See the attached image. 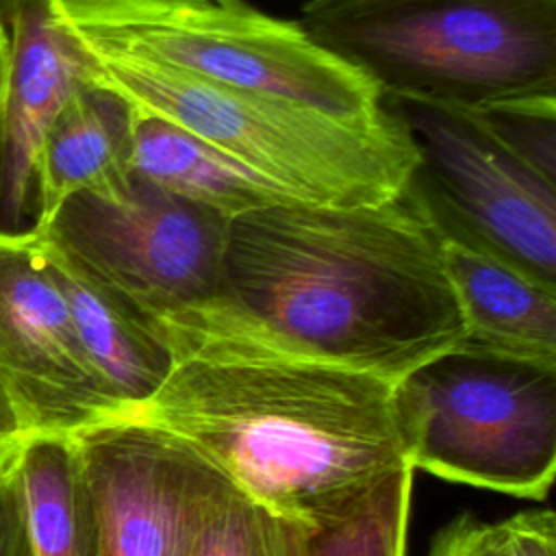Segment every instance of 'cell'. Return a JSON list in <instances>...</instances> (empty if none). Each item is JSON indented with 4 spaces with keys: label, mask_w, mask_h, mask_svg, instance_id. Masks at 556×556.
<instances>
[{
    "label": "cell",
    "mask_w": 556,
    "mask_h": 556,
    "mask_svg": "<svg viewBox=\"0 0 556 556\" xmlns=\"http://www.w3.org/2000/svg\"><path fill=\"white\" fill-rule=\"evenodd\" d=\"M9 70L0 102V235L33 232L35 180L43 137L83 85L96 80L91 56L65 26L56 0H0Z\"/></svg>",
    "instance_id": "cell-11"
},
{
    "label": "cell",
    "mask_w": 556,
    "mask_h": 556,
    "mask_svg": "<svg viewBox=\"0 0 556 556\" xmlns=\"http://www.w3.org/2000/svg\"><path fill=\"white\" fill-rule=\"evenodd\" d=\"M413 473L389 476L343 521L319 530L313 556H404Z\"/></svg>",
    "instance_id": "cell-18"
},
{
    "label": "cell",
    "mask_w": 556,
    "mask_h": 556,
    "mask_svg": "<svg viewBox=\"0 0 556 556\" xmlns=\"http://www.w3.org/2000/svg\"><path fill=\"white\" fill-rule=\"evenodd\" d=\"M298 24L382 100L478 111L556 98V0H308Z\"/></svg>",
    "instance_id": "cell-3"
},
{
    "label": "cell",
    "mask_w": 556,
    "mask_h": 556,
    "mask_svg": "<svg viewBox=\"0 0 556 556\" xmlns=\"http://www.w3.org/2000/svg\"><path fill=\"white\" fill-rule=\"evenodd\" d=\"M513 154L556 180V98L469 111Z\"/></svg>",
    "instance_id": "cell-19"
},
{
    "label": "cell",
    "mask_w": 556,
    "mask_h": 556,
    "mask_svg": "<svg viewBox=\"0 0 556 556\" xmlns=\"http://www.w3.org/2000/svg\"><path fill=\"white\" fill-rule=\"evenodd\" d=\"M132 174L226 217L271 204L298 202L276 182L200 137L137 109Z\"/></svg>",
    "instance_id": "cell-15"
},
{
    "label": "cell",
    "mask_w": 556,
    "mask_h": 556,
    "mask_svg": "<svg viewBox=\"0 0 556 556\" xmlns=\"http://www.w3.org/2000/svg\"><path fill=\"white\" fill-rule=\"evenodd\" d=\"M0 382L28 437L126 417L83 350L35 232L0 235Z\"/></svg>",
    "instance_id": "cell-10"
},
{
    "label": "cell",
    "mask_w": 556,
    "mask_h": 556,
    "mask_svg": "<svg viewBox=\"0 0 556 556\" xmlns=\"http://www.w3.org/2000/svg\"><path fill=\"white\" fill-rule=\"evenodd\" d=\"M387 382L465 341L443 232L415 176L378 204L282 202L230 217L217 295L159 324Z\"/></svg>",
    "instance_id": "cell-1"
},
{
    "label": "cell",
    "mask_w": 556,
    "mask_h": 556,
    "mask_svg": "<svg viewBox=\"0 0 556 556\" xmlns=\"http://www.w3.org/2000/svg\"><path fill=\"white\" fill-rule=\"evenodd\" d=\"M397 104L419 148L415 185L441 232L556 287V180L469 111Z\"/></svg>",
    "instance_id": "cell-8"
},
{
    "label": "cell",
    "mask_w": 556,
    "mask_h": 556,
    "mask_svg": "<svg viewBox=\"0 0 556 556\" xmlns=\"http://www.w3.org/2000/svg\"><path fill=\"white\" fill-rule=\"evenodd\" d=\"M443 263L463 315L465 343L556 363V287L445 235Z\"/></svg>",
    "instance_id": "cell-14"
},
{
    "label": "cell",
    "mask_w": 556,
    "mask_h": 556,
    "mask_svg": "<svg viewBox=\"0 0 556 556\" xmlns=\"http://www.w3.org/2000/svg\"><path fill=\"white\" fill-rule=\"evenodd\" d=\"M26 437H28L26 426H24L11 395L7 393V389L0 382V460L4 456L13 454Z\"/></svg>",
    "instance_id": "cell-23"
},
{
    "label": "cell",
    "mask_w": 556,
    "mask_h": 556,
    "mask_svg": "<svg viewBox=\"0 0 556 556\" xmlns=\"http://www.w3.org/2000/svg\"><path fill=\"white\" fill-rule=\"evenodd\" d=\"M7 70H9V37H7L4 22L0 17V102H2V91L7 83Z\"/></svg>",
    "instance_id": "cell-24"
},
{
    "label": "cell",
    "mask_w": 556,
    "mask_h": 556,
    "mask_svg": "<svg viewBox=\"0 0 556 556\" xmlns=\"http://www.w3.org/2000/svg\"><path fill=\"white\" fill-rule=\"evenodd\" d=\"M493 528L502 556H556V517L549 508L521 510Z\"/></svg>",
    "instance_id": "cell-20"
},
{
    "label": "cell",
    "mask_w": 556,
    "mask_h": 556,
    "mask_svg": "<svg viewBox=\"0 0 556 556\" xmlns=\"http://www.w3.org/2000/svg\"><path fill=\"white\" fill-rule=\"evenodd\" d=\"M17 476L35 556H100L98 513L72 437H26Z\"/></svg>",
    "instance_id": "cell-16"
},
{
    "label": "cell",
    "mask_w": 556,
    "mask_h": 556,
    "mask_svg": "<svg viewBox=\"0 0 556 556\" xmlns=\"http://www.w3.org/2000/svg\"><path fill=\"white\" fill-rule=\"evenodd\" d=\"M317 532L232 482L204 517L187 556H313Z\"/></svg>",
    "instance_id": "cell-17"
},
{
    "label": "cell",
    "mask_w": 556,
    "mask_h": 556,
    "mask_svg": "<svg viewBox=\"0 0 556 556\" xmlns=\"http://www.w3.org/2000/svg\"><path fill=\"white\" fill-rule=\"evenodd\" d=\"M408 465L526 500H545L556 471V363L469 343L393 384Z\"/></svg>",
    "instance_id": "cell-6"
},
{
    "label": "cell",
    "mask_w": 556,
    "mask_h": 556,
    "mask_svg": "<svg viewBox=\"0 0 556 556\" xmlns=\"http://www.w3.org/2000/svg\"><path fill=\"white\" fill-rule=\"evenodd\" d=\"M37 239L67 300L89 363L126 417L132 415L169 376L174 367L172 348L152 319L91 278L39 235Z\"/></svg>",
    "instance_id": "cell-13"
},
{
    "label": "cell",
    "mask_w": 556,
    "mask_h": 556,
    "mask_svg": "<svg viewBox=\"0 0 556 556\" xmlns=\"http://www.w3.org/2000/svg\"><path fill=\"white\" fill-rule=\"evenodd\" d=\"M100 523V556H187L230 482L189 443L139 417L72 434Z\"/></svg>",
    "instance_id": "cell-9"
},
{
    "label": "cell",
    "mask_w": 556,
    "mask_h": 556,
    "mask_svg": "<svg viewBox=\"0 0 556 556\" xmlns=\"http://www.w3.org/2000/svg\"><path fill=\"white\" fill-rule=\"evenodd\" d=\"M428 556H502V549L493 523L463 513L432 536Z\"/></svg>",
    "instance_id": "cell-22"
},
{
    "label": "cell",
    "mask_w": 556,
    "mask_h": 556,
    "mask_svg": "<svg viewBox=\"0 0 556 556\" xmlns=\"http://www.w3.org/2000/svg\"><path fill=\"white\" fill-rule=\"evenodd\" d=\"M174 367L132 415L245 495L319 532L410 467L393 382L245 341L163 332Z\"/></svg>",
    "instance_id": "cell-2"
},
{
    "label": "cell",
    "mask_w": 556,
    "mask_h": 556,
    "mask_svg": "<svg viewBox=\"0 0 556 556\" xmlns=\"http://www.w3.org/2000/svg\"><path fill=\"white\" fill-rule=\"evenodd\" d=\"M132 139L135 109L124 96L98 80L78 87L39 150L35 228L76 193L124 189L132 176Z\"/></svg>",
    "instance_id": "cell-12"
},
{
    "label": "cell",
    "mask_w": 556,
    "mask_h": 556,
    "mask_svg": "<svg viewBox=\"0 0 556 556\" xmlns=\"http://www.w3.org/2000/svg\"><path fill=\"white\" fill-rule=\"evenodd\" d=\"M0 556H35L17 476V450L0 460Z\"/></svg>",
    "instance_id": "cell-21"
},
{
    "label": "cell",
    "mask_w": 556,
    "mask_h": 556,
    "mask_svg": "<svg viewBox=\"0 0 556 556\" xmlns=\"http://www.w3.org/2000/svg\"><path fill=\"white\" fill-rule=\"evenodd\" d=\"M56 7L96 59L152 63L348 122L371 124L389 113L376 85L313 43L298 22L243 0H56Z\"/></svg>",
    "instance_id": "cell-5"
},
{
    "label": "cell",
    "mask_w": 556,
    "mask_h": 556,
    "mask_svg": "<svg viewBox=\"0 0 556 556\" xmlns=\"http://www.w3.org/2000/svg\"><path fill=\"white\" fill-rule=\"evenodd\" d=\"M91 61L96 80L124 96L132 109L200 137L298 202L378 204L400 195L419 167L417 141L397 111L361 124L152 63Z\"/></svg>",
    "instance_id": "cell-4"
},
{
    "label": "cell",
    "mask_w": 556,
    "mask_h": 556,
    "mask_svg": "<svg viewBox=\"0 0 556 556\" xmlns=\"http://www.w3.org/2000/svg\"><path fill=\"white\" fill-rule=\"evenodd\" d=\"M228 222L132 174L115 193L67 198L33 232L159 328L217 295Z\"/></svg>",
    "instance_id": "cell-7"
}]
</instances>
